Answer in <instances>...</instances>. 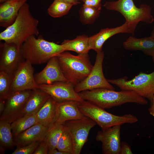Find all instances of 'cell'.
Returning <instances> with one entry per match:
<instances>
[{"mask_svg": "<svg viewBox=\"0 0 154 154\" xmlns=\"http://www.w3.org/2000/svg\"><path fill=\"white\" fill-rule=\"evenodd\" d=\"M38 20L32 15L26 2L20 9L13 23L0 33V40L21 46L30 36L38 35Z\"/></svg>", "mask_w": 154, "mask_h": 154, "instance_id": "cell-1", "label": "cell"}, {"mask_svg": "<svg viewBox=\"0 0 154 154\" xmlns=\"http://www.w3.org/2000/svg\"><path fill=\"white\" fill-rule=\"evenodd\" d=\"M84 100L90 102L104 109L109 108L127 103L145 105V98L131 91H117L106 88L87 90L78 93Z\"/></svg>", "mask_w": 154, "mask_h": 154, "instance_id": "cell-2", "label": "cell"}, {"mask_svg": "<svg viewBox=\"0 0 154 154\" xmlns=\"http://www.w3.org/2000/svg\"><path fill=\"white\" fill-rule=\"evenodd\" d=\"M29 37L21 46L24 59L32 64H40L47 62L53 57L64 51L62 45L47 41L41 35Z\"/></svg>", "mask_w": 154, "mask_h": 154, "instance_id": "cell-3", "label": "cell"}, {"mask_svg": "<svg viewBox=\"0 0 154 154\" xmlns=\"http://www.w3.org/2000/svg\"><path fill=\"white\" fill-rule=\"evenodd\" d=\"M56 56L65 77L74 86L87 77L93 66L88 53L76 56L64 51Z\"/></svg>", "mask_w": 154, "mask_h": 154, "instance_id": "cell-4", "label": "cell"}, {"mask_svg": "<svg viewBox=\"0 0 154 154\" xmlns=\"http://www.w3.org/2000/svg\"><path fill=\"white\" fill-rule=\"evenodd\" d=\"M103 7L108 10L116 11L121 14L128 23L133 35L139 22L150 24L154 21L151 7L147 4H142L138 7L135 5L133 0L107 1Z\"/></svg>", "mask_w": 154, "mask_h": 154, "instance_id": "cell-5", "label": "cell"}, {"mask_svg": "<svg viewBox=\"0 0 154 154\" xmlns=\"http://www.w3.org/2000/svg\"><path fill=\"white\" fill-rule=\"evenodd\" d=\"M80 110L86 116L94 121L104 130L114 126L125 124L133 123L138 121L137 118L131 114L118 116L110 113L89 101L83 100L80 102Z\"/></svg>", "mask_w": 154, "mask_h": 154, "instance_id": "cell-6", "label": "cell"}, {"mask_svg": "<svg viewBox=\"0 0 154 154\" xmlns=\"http://www.w3.org/2000/svg\"><path fill=\"white\" fill-rule=\"evenodd\" d=\"M107 80L121 90L133 91L151 102L152 100L154 95V71L149 74L140 72L129 80L126 77Z\"/></svg>", "mask_w": 154, "mask_h": 154, "instance_id": "cell-7", "label": "cell"}, {"mask_svg": "<svg viewBox=\"0 0 154 154\" xmlns=\"http://www.w3.org/2000/svg\"><path fill=\"white\" fill-rule=\"evenodd\" d=\"M97 53L95 63L89 75L74 86L75 90L77 93L99 88L115 90L103 74L102 67L104 53L102 51Z\"/></svg>", "mask_w": 154, "mask_h": 154, "instance_id": "cell-8", "label": "cell"}, {"mask_svg": "<svg viewBox=\"0 0 154 154\" xmlns=\"http://www.w3.org/2000/svg\"><path fill=\"white\" fill-rule=\"evenodd\" d=\"M64 124L72 138L74 154H80L88 141L90 130L97 124L96 123L86 116L82 119L66 121Z\"/></svg>", "mask_w": 154, "mask_h": 154, "instance_id": "cell-9", "label": "cell"}, {"mask_svg": "<svg viewBox=\"0 0 154 154\" xmlns=\"http://www.w3.org/2000/svg\"><path fill=\"white\" fill-rule=\"evenodd\" d=\"M33 91L27 90L11 92L5 100V108L0 115V120L11 123L23 116V110Z\"/></svg>", "mask_w": 154, "mask_h": 154, "instance_id": "cell-10", "label": "cell"}, {"mask_svg": "<svg viewBox=\"0 0 154 154\" xmlns=\"http://www.w3.org/2000/svg\"><path fill=\"white\" fill-rule=\"evenodd\" d=\"M31 63L25 60L20 64L13 73L10 92L38 88L33 73L34 69Z\"/></svg>", "mask_w": 154, "mask_h": 154, "instance_id": "cell-11", "label": "cell"}, {"mask_svg": "<svg viewBox=\"0 0 154 154\" xmlns=\"http://www.w3.org/2000/svg\"><path fill=\"white\" fill-rule=\"evenodd\" d=\"M23 59L21 46L12 43H0V70L13 73Z\"/></svg>", "mask_w": 154, "mask_h": 154, "instance_id": "cell-12", "label": "cell"}, {"mask_svg": "<svg viewBox=\"0 0 154 154\" xmlns=\"http://www.w3.org/2000/svg\"><path fill=\"white\" fill-rule=\"evenodd\" d=\"M74 86L68 82H57L51 84L38 85V88L48 94L57 102L67 100L80 102L83 100L75 90Z\"/></svg>", "mask_w": 154, "mask_h": 154, "instance_id": "cell-13", "label": "cell"}, {"mask_svg": "<svg viewBox=\"0 0 154 154\" xmlns=\"http://www.w3.org/2000/svg\"><path fill=\"white\" fill-rule=\"evenodd\" d=\"M121 125H115L97 132L96 140L101 143L103 154H119Z\"/></svg>", "mask_w": 154, "mask_h": 154, "instance_id": "cell-14", "label": "cell"}, {"mask_svg": "<svg viewBox=\"0 0 154 154\" xmlns=\"http://www.w3.org/2000/svg\"><path fill=\"white\" fill-rule=\"evenodd\" d=\"M34 77L38 85L50 84L57 82H68L63 74L56 56L50 58L43 69L36 73Z\"/></svg>", "mask_w": 154, "mask_h": 154, "instance_id": "cell-15", "label": "cell"}, {"mask_svg": "<svg viewBox=\"0 0 154 154\" xmlns=\"http://www.w3.org/2000/svg\"><path fill=\"white\" fill-rule=\"evenodd\" d=\"M120 33L131 34L126 22L116 27L101 29L98 33L90 37L89 44L90 50H93L97 53L102 51V48L104 42L112 37Z\"/></svg>", "mask_w": 154, "mask_h": 154, "instance_id": "cell-16", "label": "cell"}, {"mask_svg": "<svg viewBox=\"0 0 154 154\" xmlns=\"http://www.w3.org/2000/svg\"><path fill=\"white\" fill-rule=\"evenodd\" d=\"M79 102L71 100L57 102L56 122L63 124L67 121L84 118L86 116L79 108Z\"/></svg>", "mask_w": 154, "mask_h": 154, "instance_id": "cell-17", "label": "cell"}, {"mask_svg": "<svg viewBox=\"0 0 154 154\" xmlns=\"http://www.w3.org/2000/svg\"><path fill=\"white\" fill-rule=\"evenodd\" d=\"M49 127L37 123L14 137L17 147H22L33 142L42 141L46 137Z\"/></svg>", "mask_w": 154, "mask_h": 154, "instance_id": "cell-18", "label": "cell"}, {"mask_svg": "<svg viewBox=\"0 0 154 154\" xmlns=\"http://www.w3.org/2000/svg\"><path fill=\"white\" fill-rule=\"evenodd\" d=\"M27 0H5L0 4V26L6 28L14 21Z\"/></svg>", "mask_w": 154, "mask_h": 154, "instance_id": "cell-19", "label": "cell"}, {"mask_svg": "<svg viewBox=\"0 0 154 154\" xmlns=\"http://www.w3.org/2000/svg\"><path fill=\"white\" fill-rule=\"evenodd\" d=\"M56 104L57 102L50 96L36 114L37 123L49 127L56 122Z\"/></svg>", "mask_w": 154, "mask_h": 154, "instance_id": "cell-20", "label": "cell"}, {"mask_svg": "<svg viewBox=\"0 0 154 154\" xmlns=\"http://www.w3.org/2000/svg\"><path fill=\"white\" fill-rule=\"evenodd\" d=\"M123 46L127 50H140L152 56L154 55V39L151 36L141 38L130 36L123 42Z\"/></svg>", "mask_w": 154, "mask_h": 154, "instance_id": "cell-21", "label": "cell"}, {"mask_svg": "<svg viewBox=\"0 0 154 154\" xmlns=\"http://www.w3.org/2000/svg\"><path fill=\"white\" fill-rule=\"evenodd\" d=\"M50 97L38 88L33 90L24 108L23 116L37 114Z\"/></svg>", "mask_w": 154, "mask_h": 154, "instance_id": "cell-22", "label": "cell"}, {"mask_svg": "<svg viewBox=\"0 0 154 154\" xmlns=\"http://www.w3.org/2000/svg\"><path fill=\"white\" fill-rule=\"evenodd\" d=\"M89 37L84 34L78 35L73 40H64L61 45L65 51H73L78 54H88L90 50Z\"/></svg>", "mask_w": 154, "mask_h": 154, "instance_id": "cell-23", "label": "cell"}, {"mask_svg": "<svg viewBox=\"0 0 154 154\" xmlns=\"http://www.w3.org/2000/svg\"><path fill=\"white\" fill-rule=\"evenodd\" d=\"M36 114L24 116L17 119L11 123L12 132L13 138L37 123Z\"/></svg>", "mask_w": 154, "mask_h": 154, "instance_id": "cell-24", "label": "cell"}, {"mask_svg": "<svg viewBox=\"0 0 154 154\" xmlns=\"http://www.w3.org/2000/svg\"><path fill=\"white\" fill-rule=\"evenodd\" d=\"M64 127V123L56 122L49 127L44 139L48 144V151L56 149L58 140L63 133Z\"/></svg>", "mask_w": 154, "mask_h": 154, "instance_id": "cell-25", "label": "cell"}, {"mask_svg": "<svg viewBox=\"0 0 154 154\" xmlns=\"http://www.w3.org/2000/svg\"><path fill=\"white\" fill-rule=\"evenodd\" d=\"M0 142L3 147L11 149L15 146L12 132L11 123L0 120Z\"/></svg>", "mask_w": 154, "mask_h": 154, "instance_id": "cell-26", "label": "cell"}, {"mask_svg": "<svg viewBox=\"0 0 154 154\" xmlns=\"http://www.w3.org/2000/svg\"><path fill=\"white\" fill-rule=\"evenodd\" d=\"M74 5L62 0H54L47 9L49 15L54 18L67 14Z\"/></svg>", "mask_w": 154, "mask_h": 154, "instance_id": "cell-27", "label": "cell"}, {"mask_svg": "<svg viewBox=\"0 0 154 154\" xmlns=\"http://www.w3.org/2000/svg\"><path fill=\"white\" fill-rule=\"evenodd\" d=\"M101 9L82 6L79 11L80 20L84 24L93 23L99 16Z\"/></svg>", "mask_w": 154, "mask_h": 154, "instance_id": "cell-28", "label": "cell"}, {"mask_svg": "<svg viewBox=\"0 0 154 154\" xmlns=\"http://www.w3.org/2000/svg\"><path fill=\"white\" fill-rule=\"evenodd\" d=\"M13 75L0 70V100L5 101L10 94Z\"/></svg>", "mask_w": 154, "mask_h": 154, "instance_id": "cell-29", "label": "cell"}, {"mask_svg": "<svg viewBox=\"0 0 154 154\" xmlns=\"http://www.w3.org/2000/svg\"><path fill=\"white\" fill-rule=\"evenodd\" d=\"M56 149L59 151L66 152L68 154H74L73 140L65 125L63 133L58 142Z\"/></svg>", "mask_w": 154, "mask_h": 154, "instance_id": "cell-30", "label": "cell"}, {"mask_svg": "<svg viewBox=\"0 0 154 154\" xmlns=\"http://www.w3.org/2000/svg\"><path fill=\"white\" fill-rule=\"evenodd\" d=\"M41 141H38L31 143L22 147H17L16 149L12 154H32L37 148Z\"/></svg>", "mask_w": 154, "mask_h": 154, "instance_id": "cell-31", "label": "cell"}, {"mask_svg": "<svg viewBox=\"0 0 154 154\" xmlns=\"http://www.w3.org/2000/svg\"><path fill=\"white\" fill-rule=\"evenodd\" d=\"M49 150L48 144L44 139L40 142L33 154H48Z\"/></svg>", "mask_w": 154, "mask_h": 154, "instance_id": "cell-32", "label": "cell"}, {"mask_svg": "<svg viewBox=\"0 0 154 154\" xmlns=\"http://www.w3.org/2000/svg\"><path fill=\"white\" fill-rule=\"evenodd\" d=\"M102 0H82L83 6L94 7L101 9Z\"/></svg>", "mask_w": 154, "mask_h": 154, "instance_id": "cell-33", "label": "cell"}, {"mask_svg": "<svg viewBox=\"0 0 154 154\" xmlns=\"http://www.w3.org/2000/svg\"><path fill=\"white\" fill-rule=\"evenodd\" d=\"M130 146L125 142H121L119 154H133Z\"/></svg>", "mask_w": 154, "mask_h": 154, "instance_id": "cell-34", "label": "cell"}, {"mask_svg": "<svg viewBox=\"0 0 154 154\" xmlns=\"http://www.w3.org/2000/svg\"><path fill=\"white\" fill-rule=\"evenodd\" d=\"M48 154H68L66 152L60 151L58 150L57 149H55L53 150L49 151L48 152Z\"/></svg>", "mask_w": 154, "mask_h": 154, "instance_id": "cell-35", "label": "cell"}, {"mask_svg": "<svg viewBox=\"0 0 154 154\" xmlns=\"http://www.w3.org/2000/svg\"><path fill=\"white\" fill-rule=\"evenodd\" d=\"M151 102V104L148 109V111L150 114L154 117V95Z\"/></svg>", "mask_w": 154, "mask_h": 154, "instance_id": "cell-36", "label": "cell"}, {"mask_svg": "<svg viewBox=\"0 0 154 154\" xmlns=\"http://www.w3.org/2000/svg\"><path fill=\"white\" fill-rule=\"evenodd\" d=\"M5 107V101L0 100V115L4 111Z\"/></svg>", "mask_w": 154, "mask_h": 154, "instance_id": "cell-37", "label": "cell"}, {"mask_svg": "<svg viewBox=\"0 0 154 154\" xmlns=\"http://www.w3.org/2000/svg\"><path fill=\"white\" fill-rule=\"evenodd\" d=\"M71 3L74 5H78L80 3L78 0H62Z\"/></svg>", "mask_w": 154, "mask_h": 154, "instance_id": "cell-38", "label": "cell"}, {"mask_svg": "<svg viewBox=\"0 0 154 154\" xmlns=\"http://www.w3.org/2000/svg\"><path fill=\"white\" fill-rule=\"evenodd\" d=\"M150 36L154 39V27L151 33Z\"/></svg>", "mask_w": 154, "mask_h": 154, "instance_id": "cell-39", "label": "cell"}, {"mask_svg": "<svg viewBox=\"0 0 154 154\" xmlns=\"http://www.w3.org/2000/svg\"><path fill=\"white\" fill-rule=\"evenodd\" d=\"M5 0H0V3H1L3 2Z\"/></svg>", "mask_w": 154, "mask_h": 154, "instance_id": "cell-40", "label": "cell"}, {"mask_svg": "<svg viewBox=\"0 0 154 154\" xmlns=\"http://www.w3.org/2000/svg\"><path fill=\"white\" fill-rule=\"evenodd\" d=\"M152 57V59L154 63V55Z\"/></svg>", "mask_w": 154, "mask_h": 154, "instance_id": "cell-41", "label": "cell"}]
</instances>
